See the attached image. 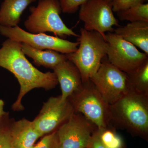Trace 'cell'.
<instances>
[{"label":"cell","instance_id":"obj_1","mask_svg":"<svg viewBox=\"0 0 148 148\" xmlns=\"http://www.w3.org/2000/svg\"><path fill=\"white\" fill-rule=\"evenodd\" d=\"M0 67L13 74L20 85L19 94L12 106L14 111L24 110L22 98L29 91L36 88L51 90L58 84L54 72L39 71L26 58L21 43L10 39L6 40L0 48Z\"/></svg>","mask_w":148,"mask_h":148},{"label":"cell","instance_id":"obj_2","mask_svg":"<svg viewBox=\"0 0 148 148\" xmlns=\"http://www.w3.org/2000/svg\"><path fill=\"white\" fill-rule=\"evenodd\" d=\"M110 125L148 140V95L129 91L109 105Z\"/></svg>","mask_w":148,"mask_h":148},{"label":"cell","instance_id":"obj_3","mask_svg":"<svg viewBox=\"0 0 148 148\" xmlns=\"http://www.w3.org/2000/svg\"><path fill=\"white\" fill-rule=\"evenodd\" d=\"M80 33L77 49L66 55L68 60L79 70L82 82H84L96 73L103 58L107 56L108 43L106 38L98 32L82 28Z\"/></svg>","mask_w":148,"mask_h":148},{"label":"cell","instance_id":"obj_4","mask_svg":"<svg viewBox=\"0 0 148 148\" xmlns=\"http://www.w3.org/2000/svg\"><path fill=\"white\" fill-rule=\"evenodd\" d=\"M29 10L31 14L24 22L29 33L51 32L63 39L68 36L79 37L61 18L62 10L59 0H39L37 6L31 7Z\"/></svg>","mask_w":148,"mask_h":148},{"label":"cell","instance_id":"obj_5","mask_svg":"<svg viewBox=\"0 0 148 148\" xmlns=\"http://www.w3.org/2000/svg\"><path fill=\"white\" fill-rule=\"evenodd\" d=\"M68 99L75 112L81 114L97 129L110 125L109 105L90 80L82 82Z\"/></svg>","mask_w":148,"mask_h":148},{"label":"cell","instance_id":"obj_6","mask_svg":"<svg viewBox=\"0 0 148 148\" xmlns=\"http://www.w3.org/2000/svg\"><path fill=\"white\" fill-rule=\"evenodd\" d=\"M106 103H115L129 91L127 74L108 61H102L97 71L89 79Z\"/></svg>","mask_w":148,"mask_h":148},{"label":"cell","instance_id":"obj_7","mask_svg":"<svg viewBox=\"0 0 148 148\" xmlns=\"http://www.w3.org/2000/svg\"><path fill=\"white\" fill-rule=\"evenodd\" d=\"M0 34L7 38L24 43L36 49L52 50L64 54L75 52L79 44L78 41L73 42L45 33L32 34L18 26L8 27L0 25Z\"/></svg>","mask_w":148,"mask_h":148},{"label":"cell","instance_id":"obj_8","mask_svg":"<svg viewBox=\"0 0 148 148\" xmlns=\"http://www.w3.org/2000/svg\"><path fill=\"white\" fill-rule=\"evenodd\" d=\"M79 17L85 30L98 32L105 38L106 32H114V26L119 27L110 0H88L80 7Z\"/></svg>","mask_w":148,"mask_h":148},{"label":"cell","instance_id":"obj_9","mask_svg":"<svg viewBox=\"0 0 148 148\" xmlns=\"http://www.w3.org/2000/svg\"><path fill=\"white\" fill-rule=\"evenodd\" d=\"M108 61L127 73L148 59V55L114 32L106 34Z\"/></svg>","mask_w":148,"mask_h":148},{"label":"cell","instance_id":"obj_10","mask_svg":"<svg viewBox=\"0 0 148 148\" xmlns=\"http://www.w3.org/2000/svg\"><path fill=\"white\" fill-rule=\"evenodd\" d=\"M75 112L69 99L62 101L61 95L51 97L43 105L33 123L42 136L57 130Z\"/></svg>","mask_w":148,"mask_h":148},{"label":"cell","instance_id":"obj_11","mask_svg":"<svg viewBox=\"0 0 148 148\" xmlns=\"http://www.w3.org/2000/svg\"><path fill=\"white\" fill-rule=\"evenodd\" d=\"M97 129L81 114L74 112L57 130L61 148H86Z\"/></svg>","mask_w":148,"mask_h":148},{"label":"cell","instance_id":"obj_12","mask_svg":"<svg viewBox=\"0 0 148 148\" xmlns=\"http://www.w3.org/2000/svg\"><path fill=\"white\" fill-rule=\"evenodd\" d=\"M53 70L60 84L61 100L66 101L82 84L79 70L68 59L56 66Z\"/></svg>","mask_w":148,"mask_h":148},{"label":"cell","instance_id":"obj_13","mask_svg":"<svg viewBox=\"0 0 148 148\" xmlns=\"http://www.w3.org/2000/svg\"><path fill=\"white\" fill-rule=\"evenodd\" d=\"M10 134L13 148H32L37 140L42 137L33 121L26 119L17 121L12 119Z\"/></svg>","mask_w":148,"mask_h":148},{"label":"cell","instance_id":"obj_14","mask_svg":"<svg viewBox=\"0 0 148 148\" xmlns=\"http://www.w3.org/2000/svg\"><path fill=\"white\" fill-rule=\"evenodd\" d=\"M114 33L131 43L148 55V22H129L114 29Z\"/></svg>","mask_w":148,"mask_h":148},{"label":"cell","instance_id":"obj_15","mask_svg":"<svg viewBox=\"0 0 148 148\" xmlns=\"http://www.w3.org/2000/svg\"><path fill=\"white\" fill-rule=\"evenodd\" d=\"M36 1L4 0L0 8V25L8 27L18 26L23 12Z\"/></svg>","mask_w":148,"mask_h":148},{"label":"cell","instance_id":"obj_16","mask_svg":"<svg viewBox=\"0 0 148 148\" xmlns=\"http://www.w3.org/2000/svg\"><path fill=\"white\" fill-rule=\"evenodd\" d=\"M21 48L25 55L32 58L33 62L37 66H43L52 70L68 59L66 54L52 50L36 49L24 43H21Z\"/></svg>","mask_w":148,"mask_h":148},{"label":"cell","instance_id":"obj_17","mask_svg":"<svg viewBox=\"0 0 148 148\" xmlns=\"http://www.w3.org/2000/svg\"><path fill=\"white\" fill-rule=\"evenodd\" d=\"M126 74L129 90L148 95V59Z\"/></svg>","mask_w":148,"mask_h":148},{"label":"cell","instance_id":"obj_18","mask_svg":"<svg viewBox=\"0 0 148 148\" xmlns=\"http://www.w3.org/2000/svg\"><path fill=\"white\" fill-rule=\"evenodd\" d=\"M117 14L121 21L148 22V3H140Z\"/></svg>","mask_w":148,"mask_h":148},{"label":"cell","instance_id":"obj_19","mask_svg":"<svg viewBox=\"0 0 148 148\" xmlns=\"http://www.w3.org/2000/svg\"><path fill=\"white\" fill-rule=\"evenodd\" d=\"M101 143L106 148H125L126 147L123 138L110 125L98 129Z\"/></svg>","mask_w":148,"mask_h":148},{"label":"cell","instance_id":"obj_20","mask_svg":"<svg viewBox=\"0 0 148 148\" xmlns=\"http://www.w3.org/2000/svg\"><path fill=\"white\" fill-rule=\"evenodd\" d=\"M12 120L7 112L0 119V148H13L10 134Z\"/></svg>","mask_w":148,"mask_h":148},{"label":"cell","instance_id":"obj_21","mask_svg":"<svg viewBox=\"0 0 148 148\" xmlns=\"http://www.w3.org/2000/svg\"><path fill=\"white\" fill-rule=\"evenodd\" d=\"M32 148H61L57 130L45 135Z\"/></svg>","mask_w":148,"mask_h":148},{"label":"cell","instance_id":"obj_22","mask_svg":"<svg viewBox=\"0 0 148 148\" xmlns=\"http://www.w3.org/2000/svg\"><path fill=\"white\" fill-rule=\"evenodd\" d=\"M88 0H59L62 12L73 14L79 9L81 6Z\"/></svg>","mask_w":148,"mask_h":148},{"label":"cell","instance_id":"obj_23","mask_svg":"<svg viewBox=\"0 0 148 148\" xmlns=\"http://www.w3.org/2000/svg\"><path fill=\"white\" fill-rule=\"evenodd\" d=\"M144 3V0H112V9L113 12L125 10L133 6Z\"/></svg>","mask_w":148,"mask_h":148},{"label":"cell","instance_id":"obj_24","mask_svg":"<svg viewBox=\"0 0 148 148\" xmlns=\"http://www.w3.org/2000/svg\"><path fill=\"white\" fill-rule=\"evenodd\" d=\"M88 147L89 148H106L101 143L98 129H96L92 134Z\"/></svg>","mask_w":148,"mask_h":148},{"label":"cell","instance_id":"obj_25","mask_svg":"<svg viewBox=\"0 0 148 148\" xmlns=\"http://www.w3.org/2000/svg\"><path fill=\"white\" fill-rule=\"evenodd\" d=\"M4 105L5 103L3 101L2 99H0V119L7 113L6 112L4 111Z\"/></svg>","mask_w":148,"mask_h":148},{"label":"cell","instance_id":"obj_26","mask_svg":"<svg viewBox=\"0 0 148 148\" xmlns=\"http://www.w3.org/2000/svg\"><path fill=\"white\" fill-rule=\"evenodd\" d=\"M86 148H89V147H88H88H87Z\"/></svg>","mask_w":148,"mask_h":148},{"label":"cell","instance_id":"obj_27","mask_svg":"<svg viewBox=\"0 0 148 148\" xmlns=\"http://www.w3.org/2000/svg\"><path fill=\"white\" fill-rule=\"evenodd\" d=\"M110 1H112V0H110Z\"/></svg>","mask_w":148,"mask_h":148},{"label":"cell","instance_id":"obj_28","mask_svg":"<svg viewBox=\"0 0 148 148\" xmlns=\"http://www.w3.org/2000/svg\"><path fill=\"white\" fill-rule=\"evenodd\" d=\"M125 148H127V147H125Z\"/></svg>","mask_w":148,"mask_h":148}]
</instances>
